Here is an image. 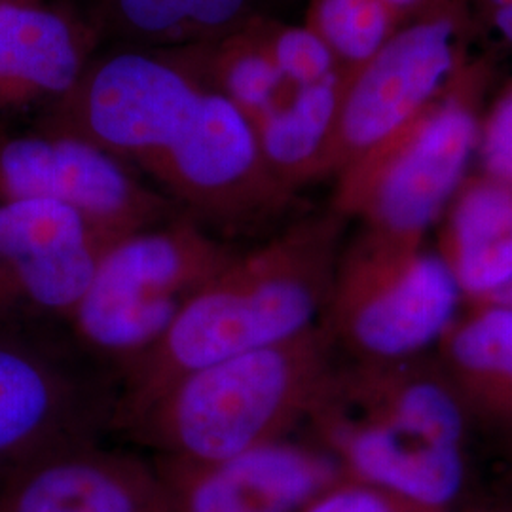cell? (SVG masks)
Wrapping results in <instances>:
<instances>
[{
    "instance_id": "cell-25",
    "label": "cell",
    "mask_w": 512,
    "mask_h": 512,
    "mask_svg": "<svg viewBox=\"0 0 512 512\" xmlns=\"http://www.w3.org/2000/svg\"><path fill=\"white\" fill-rule=\"evenodd\" d=\"M480 8L497 40L512 50V0H480Z\"/></svg>"
},
{
    "instance_id": "cell-8",
    "label": "cell",
    "mask_w": 512,
    "mask_h": 512,
    "mask_svg": "<svg viewBox=\"0 0 512 512\" xmlns=\"http://www.w3.org/2000/svg\"><path fill=\"white\" fill-rule=\"evenodd\" d=\"M52 200L110 239L173 219L175 205L128 165L69 133H0V202Z\"/></svg>"
},
{
    "instance_id": "cell-13",
    "label": "cell",
    "mask_w": 512,
    "mask_h": 512,
    "mask_svg": "<svg viewBox=\"0 0 512 512\" xmlns=\"http://www.w3.org/2000/svg\"><path fill=\"white\" fill-rule=\"evenodd\" d=\"M92 31L42 0H0V110L57 101L90 65Z\"/></svg>"
},
{
    "instance_id": "cell-17",
    "label": "cell",
    "mask_w": 512,
    "mask_h": 512,
    "mask_svg": "<svg viewBox=\"0 0 512 512\" xmlns=\"http://www.w3.org/2000/svg\"><path fill=\"white\" fill-rule=\"evenodd\" d=\"M258 18L215 40L173 50L207 86L224 95L251 126L285 103L296 88H302L287 82L275 67L258 35Z\"/></svg>"
},
{
    "instance_id": "cell-9",
    "label": "cell",
    "mask_w": 512,
    "mask_h": 512,
    "mask_svg": "<svg viewBox=\"0 0 512 512\" xmlns=\"http://www.w3.org/2000/svg\"><path fill=\"white\" fill-rule=\"evenodd\" d=\"M173 512H302L346 478L336 459L289 439L220 461H154Z\"/></svg>"
},
{
    "instance_id": "cell-12",
    "label": "cell",
    "mask_w": 512,
    "mask_h": 512,
    "mask_svg": "<svg viewBox=\"0 0 512 512\" xmlns=\"http://www.w3.org/2000/svg\"><path fill=\"white\" fill-rule=\"evenodd\" d=\"M114 408L37 349L0 340V473L65 444L92 440Z\"/></svg>"
},
{
    "instance_id": "cell-10",
    "label": "cell",
    "mask_w": 512,
    "mask_h": 512,
    "mask_svg": "<svg viewBox=\"0 0 512 512\" xmlns=\"http://www.w3.org/2000/svg\"><path fill=\"white\" fill-rule=\"evenodd\" d=\"M0 512H173L154 463L82 440L4 473Z\"/></svg>"
},
{
    "instance_id": "cell-27",
    "label": "cell",
    "mask_w": 512,
    "mask_h": 512,
    "mask_svg": "<svg viewBox=\"0 0 512 512\" xmlns=\"http://www.w3.org/2000/svg\"><path fill=\"white\" fill-rule=\"evenodd\" d=\"M494 302H503V304H509V306H512V285L505 291V293L501 294L497 300H494Z\"/></svg>"
},
{
    "instance_id": "cell-23",
    "label": "cell",
    "mask_w": 512,
    "mask_h": 512,
    "mask_svg": "<svg viewBox=\"0 0 512 512\" xmlns=\"http://www.w3.org/2000/svg\"><path fill=\"white\" fill-rule=\"evenodd\" d=\"M476 156L482 162V175L512 186V86L480 122Z\"/></svg>"
},
{
    "instance_id": "cell-26",
    "label": "cell",
    "mask_w": 512,
    "mask_h": 512,
    "mask_svg": "<svg viewBox=\"0 0 512 512\" xmlns=\"http://www.w3.org/2000/svg\"><path fill=\"white\" fill-rule=\"evenodd\" d=\"M385 2L395 14V18L399 19V23L404 25L410 19L420 18L425 12L444 4L446 0H385Z\"/></svg>"
},
{
    "instance_id": "cell-15",
    "label": "cell",
    "mask_w": 512,
    "mask_h": 512,
    "mask_svg": "<svg viewBox=\"0 0 512 512\" xmlns=\"http://www.w3.org/2000/svg\"><path fill=\"white\" fill-rule=\"evenodd\" d=\"M442 374L463 408L512 423V306L471 304L439 344Z\"/></svg>"
},
{
    "instance_id": "cell-5",
    "label": "cell",
    "mask_w": 512,
    "mask_h": 512,
    "mask_svg": "<svg viewBox=\"0 0 512 512\" xmlns=\"http://www.w3.org/2000/svg\"><path fill=\"white\" fill-rule=\"evenodd\" d=\"M236 253L188 215L112 241L69 317L74 334L126 372L156 348L188 300Z\"/></svg>"
},
{
    "instance_id": "cell-11",
    "label": "cell",
    "mask_w": 512,
    "mask_h": 512,
    "mask_svg": "<svg viewBox=\"0 0 512 512\" xmlns=\"http://www.w3.org/2000/svg\"><path fill=\"white\" fill-rule=\"evenodd\" d=\"M342 473L425 509L444 511L465 482L463 446L393 421L319 406L311 416Z\"/></svg>"
},
{
    "instance_id": "cell-3",
    "label": "cell",
    "mask_w": 512,
    "mask_h": 512,
    "mask_svg": "<svg viewBox=\"0 0 512 512\" xmlns=\"http://www.w3.org/2000/svg\"><path fill=\"white\" fill-rule=\"evenodd\" d=\"M321 323L270 348L184 374L124 425L158 458L220 461L287 439L315 414L336 374Z\"/></svg>"
},
{
    "instance_id": "cell-2",
    "label": "cell",
    "mask_w": 512,
    "mask_h": 512,
    "mask_svg": "<svg viewBox=\"0 0 512 512\" xmlns=\"http://www.w3.org/2000/svg\"><path fill=\"white\" fill-rule=\"evenodd\" d=\"M344 222L330 209L236 253L188 300L156 348L124 372L112 423L124 427L188 372L319 327L342 253Z\"/></svg>"
},
{
    "instance_id": "cell-4",
    "label": "cell",
    "mask_w": 512,
    "mask_h": 512,
    "mask_svg": "<svg viewBox=\"0 0 512 512\" xmlns=\"http://www.w3.org/2000/svg\"><path fill=\"white\" fill-rule=\"evenodd\" d=\"M486 82V63H471L418 120L338 173L332 211L366 232L423 241L467 181Z\"/></svg>"
},
{
    "instance_id": "cell-20",
    "label": "cell",
    "mask_w": 512,
    "mask_h": 512,
    "mask_svg": "<svg viewBox=\"0 0 512 512\" xmlns=\"http://www.w3.org/2000/svg\"><path fill=\"white\" fill-rule=\"evenodd\" d=\"M82 213L52 200L0 202V264L31 262L112 243Z\"/></svg>"
},
{
    "instance_id": "cell-16",
    "label": "cell",
    "mask_w": 512,
    "mask_h": 512,
    "mask_svg": "<svg viewBox=\"0 0 512 512\" xmlns=\"http://www.w3.org/2000/svg\"><path fill=\"white\" fill-rule=\"evenodd\" d=\"M349 73L293 95L256 122V139L275 177L294 192L330 175V156Z\"/></svg>"
},
{
    "instance_id": "cell-14",
    "label": "cell",
    "mask_w": 512,
    "mask_h": 512,
    "mask_svg": "<svg viewBox=\"0 0 512 512\" xmlns=\"http://www.w3.org/2000/svg\"><path fill=\"white\" fill-rule=\"evenodd\" d=\"M439 253L469 304L494 302L512 285V186L467 179L444 213Z\"/></svg>"
},
{
    "instance_id": "cell-6",
    "label": "cell",
    "mask_w": 512,
    "mask_h": 512,
    "mask_svg": "<svg viewBox=\"0 0 512 512\" xmlns=\"http://www.w3.org/2000/svg\"><path fill=\"white\" fill-rule=\"evenodd\" d=\"M461 302L437 251L363 230L340 253L323 325L361 365L406 363L439 346Z\"/></svg>"
},
{
    "instance_id": "cell-18",
    "label": "cell",
    "mask_w": 512,
    "mask_h": 512,
    "mask_svg": "<svg viewBox=\"0 0 512 512\" xmlns=\"http://www.w3.org/2000/svg\"><path fill=\"white\" fill-rule=\"evenodd\" d=\"M99 14L122 37L171 48L196 46L264 16L262 0H97Z\"/></svg>"
},
{
    "instance_id": "cell-22",
    "label": "cell",
    "mask_w": 512,
    "mask_h": 512,
    "mask_svg": "<svg viewBox=\"0 0 512 512\" xmlns=\"http://www.w3.org/2000/svg\"><path fill=\"white\" fill-rule=\"evenodd\" d=\"M258 35L281 76L294 86H315L348 73L329 46L308 25H289L277 19H256Z\"/></svg>"
},
{
    "instance_id": "cell-21",
    "label": "cell",
    "mask_w": 512,
    "mask_h": 512,
    "mask_svg": "<svg viewBox=\"0 0 512 512\" xmlns=\"http://www.w3.org/2000/svg\"><path fill=\"white\" fill-rule=\"evenodd\" d=\"M349 74L401 27L385 0H308L306 23Z\"/></svg>"
},
{
    "instance_id": "cell-1",
    "label": "cell",
    "mask_w": 512,
    "mask_h": 512,
    "mask_svg": "<svg viewBox=\"0 0 512 512\" xmlns=\"http://www.w3.org/2000/svg\"><path fill=\"white\" fill-rule=\"evenodd\" d=\"M69 122L76 137L145 171L198 222L255 226L293 198L251 122L173 52L97 61L74 93Z\"/></svg>"
},
{
    "instance_id": "cell-24",
    "label": "cell",
    "mask_w": 512,
    "mask_h": 512,
    "mask_svg": "<svg viewBox=\"0 0 512 512\" xmlns=\"http://www.w3.org/2000/svg\"><path fill=\"white\" fill-rule=\"evenodd\" d=\"M302 512H444L408 503L378 488L342 478Z\"/></svg>"
},
{
    "instance_id": "cell-19",
    "label": "cell",
    "mask_w": 512,
    "mask_h": 512,
    "mask_svg": "<svg viewBox=\"0 0 512 512\" xmlns=\"http://www.w3.org/2000/svg\"><path fill=\"white\" fill-rule=\"evenodd\" d=\"M110 243L31 262L0 264V311L31 310L71 317L92 285Z\"/></svg>"
},
{
    "instance_id": "cell-7",
    "label": "cell",
    "mask_w": 512,
    "mask_h": 512,
    "mask_svg": "<svg viewBox=\"0 0 512 512\" xmlns=\"http://www.w3.org/2000/svg\"><path fill=\"white\" fill-rule=\"evenodd\" d=\"M471 16L465 0H446L401 25L365 65L349 74L330 156L342 173L418 120L469 69Z\"/></svg>"
}]
</instances>
